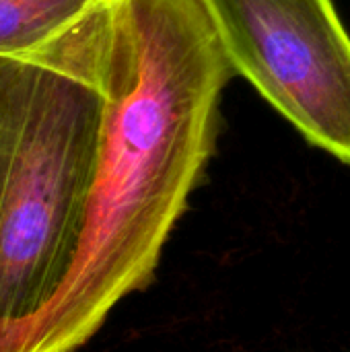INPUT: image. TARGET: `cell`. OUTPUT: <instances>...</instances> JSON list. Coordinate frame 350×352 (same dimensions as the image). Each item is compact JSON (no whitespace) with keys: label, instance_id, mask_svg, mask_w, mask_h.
Instances as JSON below:
<instances>
[{"label":"cell","instance_id":"3957f363","mask_svg":"<svg viewBox=\"0 0 350 352\" xmlns=\"http://www.w3.org/2000/svg\"><path fill=\"white\" fill-rule=\"evenodd\" d=\"M235 70L311 144L350 165V37L332 0H204Z\"/></svg>","mask_w":350,"mask_h":352},{"label":"cell","instance_id":"7a4b0ae2","mask_svg":"<svg viewBox=\"0 0 350 352\" xmlns=\"http://www.w3.org/2000/svg\"><path fill=\"white\" fill-rule=\"evenodd\" d=\"M109 0L0 56V352H33L83 237L105 109Z\"/></svg>","mask_w":350,"mask_h":352},{"label":"cell","instance_id":"277c9868","mask_svg":"<svg viewBox=\"0 0 350 352\" xmlns=\"http://www.w3.org/2000/svg\"><path fill=\"white\" fill-rule=\"evenodd\" d=\"M103 0H0V56L39 50Z\"/></svg>","mask_w":350,"mask_h":352},{"label":"cell","instance_id":"6da1fadb","mask_svg":"<svg viewBox=\"0 0 350 352\" xmlns=\"http://www.w3.org/2000/svg\"><path fill=\"white\" fill-rule=\"evenodd\" d=\"M235 74L204 0H109L105 109L78 254L33 352H74L144 289L215 146Z\"/></svg>","mask_w":350,"mask_h":352}]
</instances>
